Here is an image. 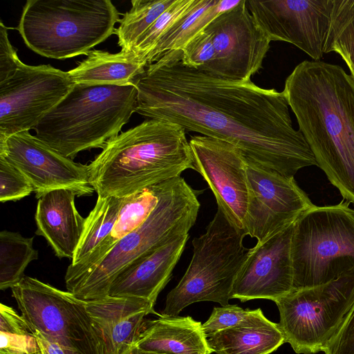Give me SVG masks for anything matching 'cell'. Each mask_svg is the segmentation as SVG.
<instances>
[{
    "label": "cell",
    "mask_w": 354,
    "mask_h": 354,
    "mask_svg": "<svg viewBox=\"0 0 354 354\" xmlns=\"http://www.w3.org/2000/svg\"><path fill=\"white\" fill-rule=\"evenodd\" d=\"M181 57L182 50L167 51L136 79V113L224 140L287 176L317 166L302 133L292 126L283 91L189 67Z\"/></svg>",
    "instance_id": "obj_1"
},
{
    "label": "cell",
    "mask_w": 354,
    "mask_h": 354,
    "mask_svg": "<svg viewBox=\"0 0 354 354\" xmlns=\"http://www.w3.org/2000/svg\"><path fill=\"white\" fill-rule=\"evenodd\" d=\"M283 93L317 166L354 203V79L338 65L305 60Z\"/></svg>",
    "instance_id": "obj_2"
},
{
    "label": "cell",
    "mask_w": 354,
    "mask_h": 354,
    "mask_svg": "<svg viewBox=\"0 0 354 354\" xmlns=\"http://www.w3.org/2000/svg\"><path fill=\"white\" fill-rule=\"evenodd\" d=\"M97 197L130 196L194 169L185 130L149 119L109 140L88 165Z\"/></svg>",
    "instance_id": "obj_3"
},
{
    "label": "cell",
    "mask_w": 354,
    "mask_h": 354,
    "mask_svg": "<svg viewBox=\"0 0 354 354\" xmlns=\"http://www.w3.org/2000/svg\"><path fill=\"white\" fill-rule=\"evenodd\" d=\"M138 91L127 85L74 84L35 127V136L64 156L102 148L136 112Z\"/></svg>",
    "instance_id": "obj_4"
},
{
    "label": "cell",
    "mask_w": 354,
    "mask_h": 354,
    "mask_svg": "<svg viewBox=\"0 0 354 354\" xmlns=\"http://www.w3.org/2000/svg\"><path fill=\"white\" fill-rule=\"evenodd\" d=\"M201 192L181 176L164 181L158 201L147 220L120 239L87 274L66 286L82 301L108 296L117 275L133 261L174 238L189 234L195 224Z\"/></svg>",
    "instance_id": "obj_5"
},
{
    "label": "cell",
    "mask_w": 354,
    "mask_h": 354,
    "mask_svg": "<svg viewBox=\"0 0 354 354\" xmlns=\"http://www.w3.org/2000/svg\"><path fill=\"white\" fill-rule=\"evenodd\" d=\"M120 15L109 0H28L17 29L35 53L64 59L86 55L115 34Z\"/></svg>",
    "instance_id": "obj_6"
},
{
    "label": "cell",
    "mask_w": 354,
    "mask_h": 354,
    "mask_svg": "<svg viewBox=\"0 0 354 354\" xmlns=\"http://www.w3.org/2000/svg\"><path fill=\"white\" fill-rule=\"evenodd\" d=\"M245 236L217 207L205 232L192 240L191 261L178 285L168 293L162 316L176 317L198 301L229 305L234 281L250 250L243 245Z\"/></svg>",
    "instance_id": "obj_7"
},
{
    "label": "cell",
    "mask_w": 354,
    "mask_h": 354,
    "mask_svg": "<svg viewBox=\"0 0 354 354\" xmlns=\"http://www.w3.org/2000/svg\"><path fill=\"white\" fill-rule=\"evenodd\" d=\"M343 200L313 205L294 223V289L314 287L354 272V209Z\"/></svg>",
    "instance_id": "obj_8"
},
{
    "label": "cell",
    "mask_w": 354,
    "mask_h": 354,
    "mask_svg": "<svg viewBox=\"0 0 354 354\" xmlns=\"http://www.w3.org/2000/svg\"><path fill=\"white\" fill-rule=\"evenodd\" d=\"M275 304L285 342L297 353L324 351L354 304V272L322 285L293 289Z\"/></svg>",
    "instance_id": "obj_9"
},
{
    "label": "cell",
    "mask_w": 354,
    "mask_h": 354,
    "mask_svg": "<svg viewBox=\"0 0 354 354\" xmlns=\"http://www.w3.org/2000/svg\"><path fill=\"white\" fill-rule=\"evenodd\" d=\"M11 290L30 330L58 344L67 354H104L85 301L28 276Z\"/></svg>",
    "instance_id": "obj_10"
},
{
    "label": "cell",
    "mask_w": 354,
    "mask_h": 354,
    "mask_svg": "<svg viewBox=\"0 0 354 354\" xmlns=\"http://www.w3.org/2000/svg\"><path fill=\"white\" fill-rule=\"evenodd\" d=\"M73 86L68 72L21 62L16 73L0 83V134L9 137L34 129Z\"/></svg>",
    "instance_id": "obj_11"
},
{
    "label": "cell",
    "mask_w": 354,
    "mask_h": 354,
    "mask_svg": "<svg viewBox=\"0 0 354 354\" xmlns=\"http://www.w3.org/2000/svg\"><path fill=\"white\" fill-rule=\"evenodd\" d=\"M245 158L248 194L244 231L261 242L293 223L314 205L294 177Z\"/></svg>",
    "instance_id": "obj_12"
},
{
    "label": "cell",
    "mask_w": 354,
    "mask_h": 354,
    "mask_svg": "<svg viewBox=\"0 0 354 354\" xmlns=\"http://www.w3.org/2000/svg\"><path fill=\"white\" fill-rule=\"evenodd\" d=\"M212 37L214 59L201 71L232 80H248L262 68L270 40L245 0L213 19L205 29Z\"/></svg>",
    "instance_id": "obj_13"
},
{
    "label": "cell",
    "mask_w": 354,
    "mask_h": 354,
    "mask_svg": "<svg viewBox=\"0 0 354 354\" xmlns=\"http://www.w3.org/2000/svg\"><path fill=\"white\" fill-rule=\"evenodd\" d=\"M245 3L270 41L290 43L314 61L322 58L333 0H245Z\"/></svg>",
    "instance_id": "obj_14"
},
{
    "label": "cell",
    "mask_w": 354,
    "mask_h": 354,
    "mask_svg": "<svg viewBox=\"0 0 354 354\" xmlns=\"http://www.w3.org/2000/svg\"><path fill=\"white\" fill-rule=\"evenodd\" d=\"M0 156L26 176L37 198L58 189H72L81 196L95 191L90 184L88 165L64 156L29 131L9 137L0 134Z\"/></svg>",
    "instance_id": "obj_15"
},
{
    "label": "cell",
    "mask_w": 354,
    "mask_h": 354,
    "mask_svg": "<svg viewBox=\"0 0 354 354\" xmlns=\"http://www.w3.org/2000/svg\"><path fill=\"white\" fill-rule=\"evenodd\" d=\"M189 142L194 170L207 182L218 207L234 226L244 230L248 194L245 156L234 145L214 138L196 135Z\"/></svg>",
    "instance_id": "obj_16"
},
{
    "label": "cell",
    "mask_w": 354,
    "mask_h": 354,
    "mask_svg": "<svg viewBox=\"0 0 354 354\" xmlns=\"http://www.w3.org/2000/svg\"><path fill=\"white\" fill-rule=\"evenodd\" d=\"M294 223L250 248L234 281L231 299L276 302L294 289L291 258Z\"/></svg>",
    "instance_id": "obj_17"
},
{
    "label": "cell",
    "mask_w": 354,
    "mask_h": 354,
    "mask_svg": "<svg viewBox=\"0 0 354 354\" xmlns=\"http://www.w3.org/2000/svg\"><path fill=\"white\" fill-rule=\"evenodd\" d=\"M86 307L100 337L104 354H123L136 345L147 327L145 317L156 313L152 303L136 297L106 296L86 301Z\"/></svg>",
    "instance_id": "obj_18"
},
{
    "label": "cell",
    "mask_w": 354,
    "mask_h": 354,
    "mask_svg": "<svg viewBox=\"0 0 354 354\" xmlns=\"http://www.w3.org/2000/svg\"><path fill=\"white\" fill-rule=\"evenodd\" d=\"M189 239V234L174 238L141 256L124 268L112 282L108 296L136 297L155 305L172 274Z\"/></svg>",
    "instance_id": "obj_19"
},
{
    "label": "cell",
    "mask_w": 354,
    "mask_h": 354,
    "mask_svg": "<svg viewBox=\"0 0 354 354\" xmlns=\"http://www.w3.org/2000/svg\"><path fill=\"white\" fill-rule=\"evenodd\" d=\"M77 196L81 194L76 190L58 189L38 198L35 234L46 240L59 259L72 261L83 234L85 218L75 207Z\"/></svg>",
    "instance_id": "obj_20"
},
{
    "label": "cell",
    "mask_w": 354,
    "mask_h": 354,
    "mask_svg": "<svg viewBox=\"0 0 354 354\" xmlns=\"http://www.w3.org/2000/svg\"><path fill=\"white\" fill-rule=\"evenodd\" d=\"M162 183L149 186L126 197L110 234L84 260L68 266L64 277L66 286L91 271L120 239L147 220L157 205Z\"/></svg>",
    "instance_id": "obj_21"
},
{
    "label": "cell",
    "mask_w": 354,
    "mask_h": 354,
    "mask_svg": "<svg viewBox=\"0 0 354 354\" xmlns=\"http://www.w3.org/2000/svg\"><path fill=\"white\" fill-rule=\"evenodd\" d=\"M136 346L157 354H211L202 324L192 317H164L149 322Z\"/></svg>",
    "instance_id": "obj_22"
},
{
    "label": "cell",
    "mask_w": 354,
    "mask_h": 354,
    "mask_svg": "<svg viewBox=\"0 0 354 354\" xmlns=\"http://www.w3.org/2000/svg\"><path fill=\"white\" fill-rule=\"evenodd\" d=\"M216 354H270L285 343L278 324L264 315L261 308L242 323L207 337Z\"/></svg>",
    "instance_id": "obj_23"
},
{
    "label": "cell",
    "mask_w": 354,
    "mask_h": 354,
    "mask_svg": "<svg viewBox=\"0 0 354 354\" xmlns=\"http://www.w3.org/2000/svg\"><path fill=\"white\" fill-rule=\"evenodd\" d=\"M147 66L132 52L111 53L94 49L67 72L74 84L123 86L134 83Z\"/></svg>",
    "instance_id": "obj_24"
},
{
    "label": "cell",
    "mask_w": 354,
    "mask_h": 354,
    "mask_svg": "<svg viewBox=\"0 0 354 354\" xmlns=\"http://www.w3.org/2000/svg\"><path fill=\"white\" fill-rule=\"evenodd\" d=\"M240 1L197 0L195 6L158 41L147 58V66L167 51L182 50L213 19L235 7Z\"/></svg>",
    "instance_id": "obj_25"
},
{
    "label": "cell",
    "mask_w": 354,
    "mask_h": 354,
    "mask_svg": "<svg viewBox=\"0 0 354 354\" xmlns=\"http://www.w3.org/2000/svg\"><path fill=\"white\" fill-rule=\"evenodd\" d=\"M126 197H97L95 205L85 218L83 234L71 265L84 260L110 234Z\"/></svg>",
    "instance_id": "obj_26"
},
{
    "label": "cell",
    "mask_w": 354,
    "mask_h": 354,
    "mask_svg": "<svg viewBox=\"0 0 354 354\" xmlns=\"http://www.w3.org/2000/svg\"><path fill=\"white\" fill-rule=\"evenodd\" d=\"M34 237L18 232H0V289L12 288L24 278L28 264L39 258L33 247Z\"/></svg>",
    "instance_id": "obj_27"
},
{
    "label": "cell",
    "mask_w": 354,
    "mask_h": 354,
    "mask_svg": "<svg viewBox=\"0 0 354 354\" xmlns=\"http://www.w3.org/2000/svg\"><path fill=\"white\" fill-rule=\"evenodd\" d=\"M176 0H132L115 30L122 52L130 53L140 37Z\"/></svg>",
    "instance_id": "obj_28"
},
{
    "label": "cell",
    "mask_w": 354,
    "mask_h": 354,
    "mask_svg": "<svg viewBox=\"0 0 354 354\" xmlns=\"http://www.w3.org/2000/svg\"><path fill=\"white\" fill-rule=\"evenodd\" d=\"M335 52L347 65L354 79V0H333L324 53Z\"/></svg>",
    "instance_id": "obj_29"
},
{
    "label": "cell",
    "mask_w": 354,
    "mask_h": 354,
    "mask_svg": "<svg viewBox=\"0 0 354 354\" xmlns=\"http://www.w3.org/2000/svg\"><path fill=\"white\" fill-rule=\"evenodd\" d=\"M0 354H41L24 318L3 304L0 305Z\"/></svg>",
    "instance_id": "obj_30"
},
{
    "label": "cell",
    "mask_w": 354,
    "mask_h": 354,
    "mask_svg": "<svg viewBox=\"0 0 354 354\" xmlns=\"http://www.w3.org/2000/svg\"><path fill=\"white\" fill-rule=\"evenodd\" d=\"M197 0H176L140 37L131 52L147 65V58L158 41L196 4Z\"/></svg>",
    "instance_id": "obj_31"
},
{
    "label": "cell",
    "mask_w": 354,
    "mask_h": 354,
    "mask_svg": "<svg viewBox=\"0 0 354 354\" xmlns=\"http://www.w3.org/2000/svg\"><path fill=\"white\" fill-rule=\"evenodd\" d=\"M32 192L33 187L26 176L0 156V202L18 201Z\"/></svg>",
    "instance_id": "obj_32"
},
{
    "label": "cell",
    "mask_w": 354,
    "mask_h": 354,
    "mask_svg": "<svg viewBox=\"0 0 354 354\" xmlns=\"http://www.w3.org/2000/svg\"><path fill=\"white\" fill-rule=\"evenodd\" d=\"M254 310L243 309L237 305L214 307L209 319L202 324L206 337L234 327L249 318Z\"/></svg>",
    "instance_id": "obj_33"
},
{
    "label": "cell",
    "mask_w": 354,
    "mask_h": 354,
    "mask_svg": "<svg viewBox=\"0 0 354 354\" xmlns=\"http://www.w3.org/2000/svg\"><path fill=\"white\" fill-rule=\"evenodd\" d=\"M214 57L212 37L205 30L192 39L182 50V63L196 69L210 63Z\"/></svg>",
    "instance_id": "obj_34"
},
{
    "label": "cell",
    "mask_w": 354,
    "mask_h": 354,
    "mask_svg": "<svg viewBox=\"0 0 354 354\" xmlns=\"http://www.w3.org/2000/svg\"><path fill=\"white\" fill-rule=\"evenodd\" d=\"M324 352L325 354H354V304Z\"/></svg>",
    "instance_id": "obj_35"
},
{
    "label": "cell",
    "mask_w": 354,
    "mask_h": 354,
    "mask_svg": "<svg viewBox=\"0 0 354 354\" xmlns=\"http://www.w3.org/2000/svg\"><path fill=\"white\" fill-rule=\"evenodd\" d=\"M21 61L16 49L12 46L8 34V28L0 21V83L13 75Z\"/></svg>",
    "instance_id": "obj_36"
},
{
    "label": "cell",
    "mask_w": 354,
    "mask_h": 354,
    "mask_svg": "<svg viewBox=\"0 0 354 354\" xmlns=\"http://www.w3.org/2000/svg\"><path fill=\"white\" fill-rule=\"evenodd\" d=\"M123 354H157L154 353L147 352L145 351L138 347H137L136 345L131 347L129 349H128L126 352H124Z\"/></svg>",
    "instance_id": "obj_37"
}]
</instances>
